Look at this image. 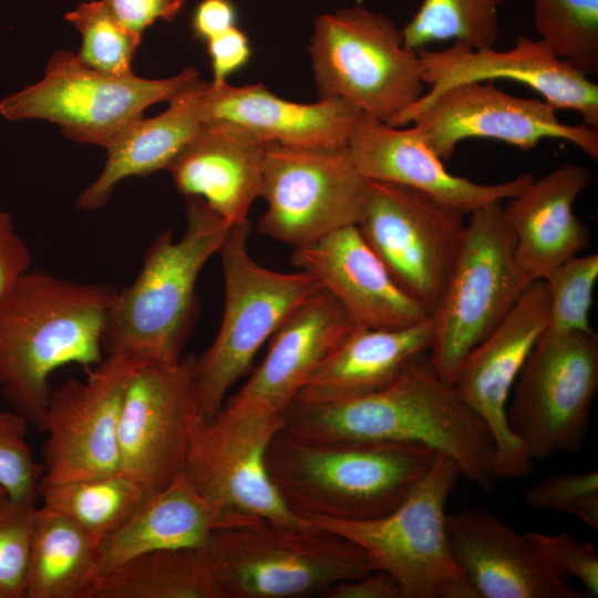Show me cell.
Listing matches in <instances>:
<instances>
[{
	"label": "cell",
	"mask_w": 598,
	"mask_h": 598,
	"mask_svg": "<svg viewBox=\"0 0 598 598\" xmlns=\"http://www.w3.org/2000/svg\"><path fill=\"white\" fill-rule=\"evenodd\" d=\"M198 80L192 66L165 79L110 75L60 50L39 82L0 101V114L13 122L49 121L68 138L106 148L148 106L169 102Z\"/></svg>",
	"instance_id": "10"
},
{
	"label": "cell",
	"mask_w": 598,
	"mask_h": 598,
	"mask_svg": "<svg viewBox=\"0 0 598 598\" xmlns=\"http://www.w3.org/2000/svg\"><path fill=\"white\" fill-rule=\"evenodd\" d=\"M206 85L199 79L172 99L163 113L130 124L106 147L102 172L79 195L75 206L83 210L102 208L121 181L167 169L203 123L200 99Z\"/></svg>",
	"instance_id": "28"
},
{
	"label": "cell",
	"mask_w": 598,
	"mask_h": 598,
	"mask_svg": "<svg viewBox=\"0 0 598 598\" xmlns=\"http://www.w3.org/2000/svg\"><path fill=\"white\" fill-rule=\"evenodd\" d=\"M236 9L230 0H203L192 17V29L197 39L207 42L236 25Z\"/></svg>",
	"instance_id": "45"
},
{
	"label": "cell",
	"mask_w": 598,
	"mask_h": 598,
	"mask_svg": "<svg viewBox=\"0 0 598 598\" xmlns=\"http://www.w3.org/2000/svg\"><path fill=\"white\" fill-rule=\"evenodd\" d=\"M186 217L182 237L171 229L157 235L136 278L116 291L103 332L105 354L163 364L184 357L198 316L197 278L233 226L195 197L186 198Z\"/></svg>",
	"instance_id": "4"
},
{
	"label": "cell",
	"mask_w": 598,
	"mask_h": 598,
	"mask_svg": "<svg viewBox=\"0 0 598 598\" xmlns=\"http://www.w3.org/2000/svg\"><path fill=\"white\" fill-rule=\"evenodd\" d=\"M509 426L534 461L580 448L598 390V336L542 333L514 384Z\"/></svg>",
	"instance_id": "12"
},
{
	"label": "cell",
	"mask_w": 598,
	"mask_h": 598,
	"mask_svg": "<svg viewBox=\"0 0 598 598\" xmlns=\"http://www.w3.org/2000/svg\"><path fill=\"white\" fill-rule=\"evenodd\" d=\"M361 112L340 99L299 103L277 96L264 84L207 83L202 122H227L265 143L302 150L346 148Z\"/></svg>",
	"instance_id": "23"
},
{
	"label": "cell",
	"mask_w": 598,
	"mask_h": 598,
	"mask_svg": "<svg viewBox=\"0 0 598 598\" xmlns=\"http://www.w3.org/2000/svg\"><path fill=\"white\" fill-rule=\"evenodd\" d=\"M266 146L238 125L203 122L167 171L185 198L204 200L230 225L243 224L261 196Z\"/></svg>",
	"instance_id": "25"
},
{
	"label": "cell",
	"mask_w": 598,
	"mask_h": 598,
	"mask_svg": "<svg viewBox=\"0 0 598 598\" xmlns=\"http://www.w3.org/2000/svg\"><path fill=\"white\" fill-rule=\"evenodd\" d=\"M100 546L65 516L39 505L24 598H93Z\"/></svg>",
	"instance_id": "30"
},
{
	"label": "cell",
	"mask_w": 598,
	"mask_h": 598,
	"mask_svg": "<svg viewBox=\"0 0 598 598\" xmlns=\"http://www.w3.org/2000/svg\"><path fill=\"white\" fill-rule=\"evenodd\" d=\"M547 322L546 283L535 280L503 321L468 353L453 382L491 434L496 481L523 477L534 471L535 461L513 433L507 409L518 374Z\"/></svg>",
	"instance_id": "17"
},
{
	"label": "cell",
	"mask_w": 598,
	"mask_h": 598,
	"mask_svg": "<svg viewBox=\"0 0 598 598\" xmlns=\"http://www.w3.org/2000/svg\"><path fill=\"white\" fill-rule=\"evenodd\" d=\"M452 554L478 598H579L529 532L482 509L446 513Z\"/></svg>",
	"instance_id": "20"
},
{
	"label": "cell",
	"mask_w": 598,
	"mask_h": 598,
	"mask_svg": "<svg viewBox=\"0 0 598 598\" xmlns=\"http://www.w3.org/2000/svg\"><path fill=\"white\" fill-rule=\"evenodd\" d=\"M32 255L17 233L11 215L0 206V299L30 270Z\"/></svg>",
	"instance_id": "41"
},
{
	"label": "cell",
	"mask_w": 598,
	"mask_h": 598,
	"mask_svg": "<svg viewBox=\"0 0 598 598\" xmlns=\"http://www.w3.org/2000/svg\"><path fill=\"white\" fill-rule=\"evenodd\" d=\"M529 533L545 556L566 578L576 579L591 597L598 595V557L592 543L578 540L566 533Z\"/></svg>",
	"instance_id": "40"
},
{
	"label": "cell",
	"mask_w": 598,
	"mask_h": 598,
	"mask_svg": "<svg viewBox=\"0 0 598 598\" xmlns=\"http://www.w3.org/2000/svg\"><path fill=\"white\" fill-rule=\"evenodd\" d=\"M432 339V317L403 328L354 326L295 400L328 402L377 391L394 381L413 360L429 353Z\"/></svg>",
	"instance_id": "27"
},
{
	"label": "cell",
	"mask_w": 598,
	"mask_h": 598,
	"mask_svg": "<svg viewBox=\"0 0 598 598\" xmlns=\"http://www.w3.org/2000/svg\"><path fill=\"white\" fill-rule=\"evenodd\" d=\"M195 354L172 364L140 362L127 383L118 424L120 471L150 493L184 473L197 415Z\"/></svg>",
	"instance_id": "16"
},
{
	"label": "cell",
	"mask_w": 598,
	"mask_h": 598,
	"mask_svg": "<svg viewBox=\"0 0 598 598\" xmlns=\"http://www.w3.org/2000/svg\"><path fill=\"white\" fill-rule=\"evenodd\" d=\"M81 34L79 60L99 72L125 76L133 74L132 61L142 34L124 25L105 0L81 3L65 14Z\"/></svg>",
	"instance_id": "35"
},
{
	"label": "cell",
	"mask_w": 598,
	"mask_h": 598,
	"mask_svg": "<svg viewBox=\"0 0 598 598\" xmlns=\"http://www.w3.org/2000/svg\"><path fill=\"white\" fill-rule=\"evenodd\" d=\"M525 501L537 509L573 515L598 530L597 471L548 475L526 491Z\"/></svg>",
	"instance_id": "39"
},
{
	"label": "cell",
	"mask_w": 598,
	"mask_h": 598,
	"mask_svg": "<svg viewBox=\"0 0 598 598\" xmlns=\"http://www.w3.org/2000/svg\"><path fill=\"white\" fill-rule=\"evenodd\" d=\"M148 494L140 483L118 471L59 483L41 481L39 502L69 518L101 546Z\"/></svg>",
	"instance_id": "32"
},
{
	"label": "cell",
	"mask_w": 598,
	"mask_h": 598,
	"mask_svg": "<svg viewBox=\"0 0 598 598\" xmlns=\"http://www.w3.org/2000/svg\"><path fill=\"white\" fill-rule=\"evenodd\" d=\"M105 1L124 25L141 34L157 20L172 21L184 4V0Z\"/></svg>",
	"instance_id": "43"
},
{
	"label": "cell",
	"mask_w": 598,
	"mask_h": 598,
	"mask_svg": "<svg viewBox=\"0 0 598 598\" xmlns=\"http://www.w3.org/2000/svg\"><path fill=\"white\" fill-rule=\"evenodd\" d=\"M557 110L540 99L518 97L494 81L467 82L439 94L410 124L415 125L434 153L446 161L460 142L489 138L519 150L536 147L547 138L564 140L591 159L598 158V128L565 124Z\"/></svg>",
	"instance_id": "18"
},
{
	"label": "cell",
	"mask_w": 598,
	"mask_h": 598,
	"mask_svg": "<svg viewBox=\"0 0 598 598\" xmlns=\"http://www.w3.org/2000/svg\"><path fill=\"white\" fill-rule=\"evenodd\" d=\"M590 179L586 166L564 163L503 202L515 236L516 261L530 282L588 246L589 230L574 204Z\"/></svg>",
	"instance_id": "26"
},
{
	"label": "cell",
	"mask_w": 598,
	"mask_h": 598,
	"mask_svg": "<svg viewBox=\"0 0 598 598\" xmlns=\"http://www.w3.org/2000/svg\"><path fill=\"white\" fill-rule=\"evenodd\" d=\"M28 425L18 412L0 410V485L12 501L39 504L43 465L29 445Z\"/></svg>",
	"instance_id": "38"
},
{
	"label": "cell",
	"mask_w": 598,
	"mask_h": 598,
	"mask_svg": "<svg viewBox=\"0 0 598 598\" xmlns=\"http://www.w3.org/2000/svg\"><path fill=\"white\" fill-rule=\"evenodd\" d=\"M503 202L468 216L462 248L432 313L429 351L436 373L452 383L468 355L508 315L530 281L515 258V236Z\"/></svg>",
	"instance_id": "7"
},
{
	"label": "cell",
	"mask_w": 598,
	"mask_h": 598,
	"mask_svg": "<svg viewBox=\"0 0 598 598\" xmlns=\"http://www.w3.org/2000/svg\"><path fill=\"white\" fill-rule=\"evenodd\" d=\"M426 93L389 125L406 126L444 91L467 82L511 80L528 86L556 110L578 112L582 123L598 128V85L556 56L539 39L518 35L499 51L453 42L442 50H417Z\"/></svg>",
	"instance_id": "19"
},
{
	"label": "cell",
	"mask_w": 598,
	"mask_h": 598,
	"mask_svg": "<svg viewBox=\"0 0 598 598\" xmlns=\"http://www.w3.org/2000/svg\"><path fill=\"white\" fill-rule=\"evenodd\" d=\"M8 494L6 489L0 485V506L7 501Z\"/></svg>",
	"instance_id": "46"
},
{
	"label": "cell",
	"mask_w": 598,
	"mask_h": 598,
	"mask_svg": "<svg viewBox=\"0 0 598 598\" xmlns=\"http://www.w3.org/2000/svg\"><path fill=\"white\" fill-rule=\"evenodd\" d=\"M505 0H423L401 30L413 51L452 40L474 49L494 47L499 35V8Z\"/></svg>",
	"instance_id": "33"
},
{
	"label": "cell",
	"mask_w": 598,
	"mask_h": 598,
	"mask_svg": "<svg viewBox=\"0 0 598 598\" xmlns=\"http://www.w3.org/2000/svg\"><path fill=\"white\" fill-rule=\"evenodd\" d=\"M368 185L347 147L302 150L267 143L260 197L268 207L259 231L297 248L357 225Z\"/></svg>",
	"instance_id": "14"
},
{
	"label": "cell",
	"mask_w": 598,
	"mask_h": 598,
	"mask_svg": "<svg viewBox=\"0 0 598 598\" xmlns=\"http://www.w3.org/2000/svg\"><path fill=\"white\" fill-rule=\"evenodd\" d=\"M283 424L285 413L229 399L210 420L195 416L184 475L219 511L220 520L260 517L309 523L288 508L267 471V448Z\"/></svg>",
	"instance_id": "11"
},
{
	"label": "cell",
	"mask_w": 598,
	"mask_h": 598,
	"mask_svg": "<svg viewBox=\"0 0 598 598\" xmlns=\"http://www.w3.org/2000/svg\"><path fill=\"white\" fill-rule=\"evenodd\" d=\"M353 328L340 303L320 287L277 329L262 362L227 399L285 413L309 377Z\"/></svg>",
	"instance_id": "24"
},
{
	"label": "cell",
	"mask_w": 598,
	"mask_h": 598,
	"mask_svg": "<svg viewBox=\"0 0 598 598\" xmlns=\"http://www.w3.org/2000/svg\"><path fill=\"white\" fill-rule=\"evenodd\" d=\"M291 262L332 295L354 326L403 328L432 317L394 280L357 225L295 248Z\"/></svg>",
	"instance_id": "22"
},
{
	"label": "cell",
	"mask_w": 598,
	"mask_h": 598,
	"mask_svg": "<svg viewBox=\"0 0 598 598\" xmlns=\"http://www.w3.org/2000/svg\"><path fill=\"white\" fill-rule=\"evenodd\" d=\"M249 221L233 225L218 251L225 281L219 330L196 355L194 386L197 414L210 420L228 390L251 367L261 346L320 285L305 271L279 272L252 259Z\"/></svg>",
	"instance_id": "6"
},
{
	"label": "cell",
	"mask_w": 598,
	"mask_h": 598,
	"mask_svg": "<svg viewBox=\"0 0 598 598\" xmlns=\"http://www.w3.org/2000/svg\"><path fill=\"white\" fill-rule=\"evenodd\" d=\"M598 279V255H576L555 267L543 280L548 295L546 330H592L589 311Z\"/></svg>",
	"instance_id": "36"
},
{
	"label": "cell",
	"mask_w": 598,
	"mask_h": 598,
	"mask_svg": "<svg viewBox=\"0 0 598 598\" xmlns=\"http://www.w3.org/2000/svg\"><path fill=\"white\" fill-rule=\"evenodd\" d=\"M358 171L368 181L400 184L470 215L475 209L520 193L529 173L497 184H482L450 173L420 130L392 126L361 113L347 144Z\"/></svg>",
	"instance_id": "21"
},
{
	"label": "cell",
	"mask_w": 598,
	"mask_h": 598,
	"mask_svg": "<svg viewBox=\"0 0 598 598\" xmlns=\"http://www.w3.org/2000/svg\"><path fill=\"white\" fill-rule=\"evenodd\" d=\"M38 508L9 497L0 506V598H24Z\"/></svg>",
	"instance_id": "37"
},
{
	"label": "cell",
	"mask_w": 598,
	"mask_h": 598,
	"mask_svg": "<svg viewBox=\"0 0 598 598\" xmlns=\"http://www.w3.org/2000/svg\"><path fill=\"white\" fill-rule=\"evenodd\" d=\"M327 598H404L394 576L377 568L370 573L332 587Z\"/></svg>",
	"instance_id": "44"
},
{
	"label": "cell",
	"mask_w": 598,
	"mask_h": 598,
	"mask_svg": "<svg viewBox=\"0 0 598 598\" xmlns=\"http://www.w3.org/2000/svg\"><path fill=\"white\" fill-rule=\"evenodd\" d=\"M219 520V511L194 488L183 473L168 486L148 494L101 544L102 576L145 553L204 548Z\"/></svg>",
	"instance_id": "29"
},
{
	"label": "cell",
	"mask_w": 598,
	"mask_h": 598,
	"mask_svg": "<svg viewBox=\"0 0 598 598\" xmlns=\"http://www.w3.org/2000/svg\"><path fill=\"white\" fill-rule=\"evenodd\" d=\"M282 429L312 440L421 444L453 460L461 476L485 493L497 482L487 427L455 386L436 373L429 353L377 391L328 402L295 400Z\"/></svg>",
	"instance_id": "1"
},
{
	"label": "cell",
	"mask_w": 598,
	"mask_h": 598,
	"mask_svg": "<svg viewBox=\"0 0 598 598\" xmlns=\"http://www.w3.org/2000/svg\"><path fill=\"white\" fill-rule=\"evenodd\" d=\"M214 83L227 82V78L244 68L251 55L249 39L236 25L206 42Z\"/></svg>",
	"instance_id": "42"
},
{
	"label": "cell",
	"mask_w": 598,
	"mask_h": 598,
	"mask_svg": "<svg viewBox=\"0 0 598 598\" xmlns=\"http://www.w3.org/2000/svg\"><path fill=\"white\" fill-rule=\"evenodd\" d=\"M204 549L217 598L324 597L336 585L377 569L361 547L311 523L227 518Z\"/></svg>",
	"instance_id": "5"
},
{
	"label": "cell",
	"mask_w": 598,
	"mask_h": 598,
	"mask_svg": "<svg viewBox=\"0 0 598 598\" xmlns=\"http://www.w3.org/2000/svg\"><path fill=\"white\" fill-rule=\"evenodd\" d=\"M140 362L110 352L85 379L51 390L43 445L42 482L59 483L120 471L118 424L123 396Z\"/></svg>",
	"instance_id": "15"
},
{
	"label": "cell",
	"mask_w": 598,
	"mask_h": 598,
	"mask_svg": "<svg viewBox=\"0 0 598 598\" xmlns=\"http://www.w3.org/2000/svg\"><path fill=\"white\" fill-rule=\"evenodd\" d=\"M435 455L421 444L312 440L281 429L267 448L266 466L297 516L361 522L398 507Z\"/></svg>",
	"instance_id": "3"
},
{
	"label": "cell",
	"mask_w": 598,
	"mask_h": 598,
	"mask_svg": "<svg viewBox=\"0 0 598 598\" xmlns=\"http://www.w3.org/2000/svg\"><path fill=\"white\" fill-rule=\"evenodd\" d=\"M93 598H217L204 548L138 555L105 573Z\"/></svg>",
	"instance_id": "31"
},
{
	"label": "cell",
	"mask_w": 598,
	"mask_h": 598,
	"mask_svg": "<svg viewBox=\"0 0 598 598\" xmlns=\"http://www.w3.org/2000/svg\"><path fill=\"white\" fill-rule=\"evenodd\" d=\"M465 216L411 187L369 181L357 226L394 280L432 315L462 248Z\"/></svg>",
	"instance_id": "13"
},
{
	"label": "cell",
	"mask_w": 598,
	"mask_h": 598,
	"mask_svg": "<svg viewBox=\"0 0 598 598\" xmlns=\"http://www.w3.org/2000/svg\"><path fill=\"white\" fill-rule=\"evenodd\" d=\"M319 99L391 124L424 93L416 51L383 13L361 6L319 16L309 44Z\"/></svg>",
	"instance_id": "8"
},
{
	"label": "cell",
	"mask_w": 598,
	"mask_h": 598,
	"mask_svg": "<svg viewBox=\"0 0 598 598\" xmlns=\"http://www.w3.org/2000/svg\"><path fill=\"white\" fill-rule=\"evenodd\" d=\"M539 40L589 78L598 73V0H533Z\"/></svg>",
	"instance_id": "34"
},
{
	"label": "cell",
	"mask_w": 598,
	"mask_h": 598,
	"mask_svg": "<svg viewBox=\"0 0 598 598\" xmlns=\"http://www.w3.org/2000/svg\"><path fill=\"white\" fill-rule=\"evenodd\" d=\"M460 476L455 462L436 453L425 475L389 514L361 522H308L365 550L377 568L396 578L404 598H478L446 535L445 506Z\"/></svg>",
	"instance_id": "9"
},
{
	"label": "cell",
	"mask_w": 598,
	"mask_h": 598,
	"mask_svg": "<svg viewBox=\"0 0 598 598\" xmlns=\"http://www.w3.org/2000/svg\"><path fill=\"white\" fill-rule=\"evenodd\" d=\"M112 283L79 282L29 270L0 299V389L12 410L44 432L50 378L104 358Z\"/></svg>",
	"instance_id": "2"
}]
</instances>
